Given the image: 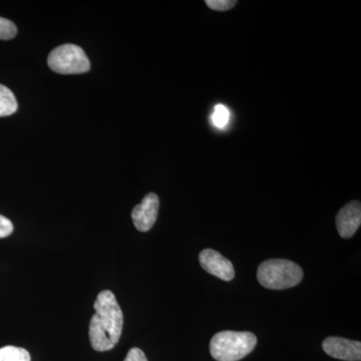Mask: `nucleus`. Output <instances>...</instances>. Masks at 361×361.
I'll list each match as a JSON object with an SVG mask.
<instances>
[{
	"label": "nucleus",
	"mask_w": 361,
	"mask_h": 361,
	"mask_svg": "<svg viewBox=\"0 0 361 361\" xmlns=\"http://www.w3.org/2000/svg\"><path fill=\"white\" fill-rule=\"evenodd\" d=\"M94 314L90 322L92 348L104 353L115 348L122 336L123 314L115 294L104 290L97 294L94 304Z\"/></svg>",
	"instance_id": "1"
},
{
	"label": "nucleus",
	"mask_w": 361,
	"mask_h": 361,
	"mask_svg": "<svg viewBox=\"0 0 361 361\" xmlns=\"http://www.w3.org/2000/svg\"><path fill=\"white\" fill-rule=\"evenodd\" d=\"M257 337L251 332L221 331L210 342V353L217 361H238L253 351Z\"/></svg>",
	"instance_id": "2"
},
{
	"label": "nucleus",
	"mask_w": 361,
	"mask_h": 361,
	"mask_svg": "<svg viewBox=\"0 0 361 361\" xmlns=\"http://www.w3.org/2000/svg\"><path fill=\"white\" fill-rule=\"evenodd\" d=\"M257 278L265 288L282 290L300 283L303 271L300 266L292 261L271 259L259 266Z\"/></svg>",
	"instance_id": "3"
},
{
	"label": "nucleus",
	"mask_w": 361,
	"mask_h": 361,
	"mask_svg": "<svg viewBox=\"0 0 361 361\" xmlns=\"http://www.w3.org/2000/svg\"><path fill=\"white\" fill-rule=\"evenodd\" d=\"M47 63L51 71L61 75H78L90 70V59L82 47L63 44L49 54Z\"/></svg>",
	"instance_id": "4"
},
{
	"label": "nucleus",
	"mask_w": 361,
	"mask_h": 361,
	"mask_svg": "<svg viewBox=\"0 0 361 361\" xmlns=\"http://www.w3.org/2000/svg\"><path fill=\"white\" fill-rule=\"evenodd\" d=\"M159 200L158 195L149 193L145 196L141 204L135 207L132 212V219L135 227L140 232H148L155 225L158 217Z\"/></svg>",
	"instance_id": "5"
},
{
	"label": "nucleus",
	"mask_w": 361,
	"mask_h": 361,
	"mask_svg": "<svg viewBox=\"0 0 361 361\" xmlns=\"http://www.w3.org/2000/svg\"><path fill=\"white\" fill-rule=\"evenodd\" d=\"M199 260L204 270L224 281H231L235 276L234 266L231 261L221 255L219 252L205 249L199 255Z\"/></svg>",
	"instance_id": "6"
},
{
	"label": "nucleus",
	"mask_w": 361,
	"mask_h": 361,
	"mask_svg": "<svg viewBox=\"0 0 361 361\" xmlns=\"http://www.w3.org/2000/svg\"><path fill=\"white\" fill-rule=\"evenodd\" d=\"M323 350L331 357L346 361H360L361 343L342 337H327L322 343Z\"/></svg>",
	"instance_id": "7"
},
{
	"label": "nucleus",
	"mask_w": 361,
	"mask_h": 361,
	"mask_svg": "<svg viewBox=\"0 0 361 361\" xmlns=\"http://www.w3.org/2000/svg\"><path fill=\"white\" fill-rule=\"evenodd\" d=\"M361 224L360 202L353 201L343 207L336 216V227L344 239L351 238Z\"/></svg>",
	"instance_id": "8"
},
{
	"label": "nucleus",
	"mask_w": 361,
	"mask_h": 361,
	"mask_svg": "<svg viewBox=\"0 0 361 361\" xmlns=\"http://www.w3.org/2000/svg\"><path fill=\"white\" fill-rule=\"evenodd\" d=\"M16 97L6 85H0V116L13 115L18 111Z\"/></svg>",
	"instance_id": "9"
},
{
	"label": "nucleus",
	"mask_w": 361,
	"mask_h": 361,
	"mask_svg": "<svg viewBox=\"0 0 361 361\" xmlns=\"http://www.w3.org/2000/svg\"><path fill=\"white\" fill-rule=\"evenodd\" d=\"M0 361H30V355L25 348L4 346L0 348Z\"/></svg>",
	"instance_id": "10"
},
{
	"label": "nucleus",
	"mask_w": 361,
	"mask_h": 361,
	"mask_svg": "<svg viewBox=\"0 0 361 361\" xmlns=\"http://www.w3.org/2000/svg\"><path fill=\"white\" fill-rule=\"evenodd\" d=\"M230 113L228 109L223 104H218L215 106V110L212 115L214 125L218 128H224L229 122Z\"/></svg>",
	"instance_id": "11"
},
{
	"label": "nucleus",
	"mask_w": 361,
	"mask_h": 361,
	"mask_svg": "<svg viewBox=\"0 0 361 361\" xmlns=\"http://www.w3.org/2000/svg\"><path fill=\"white\" fill-rule=\"evenodd\" d=\"M16 33H18V27L13 21L0 18V39H13Z\"/></svg>",
	"instance_id": "12"
},
{
	"label": "nucleus",
	"mask_w": 361,
	"mask_h": 361,
	"mask_svg": "<svg viewBox=\"0 0 361 361\" xmlns=\"http://www.w3.org/2000/svg\"><path fill=\"white\" fill-rule=\"evenodd\" d=\"M205 4L216 11H226L233 8L237 4L235 0H206Z\"/></svg>",
	"instance_id": "13"
},
{
	"label": "nucleus",
	"mask_w": 361,
	"mask_h": 361,
	"mask_svg": "<svg viewBox=\"0 0 361 361\" xmlns=\"http://www.w3.org/2000/svg\"><path fill=\"white\" fill-rule=\"evenodd\" d=\"M13 232V225L11 221L0 215V238H6Z\"/></svg>",
	"instance_id": "14"
},
{
	"label": "nucleus",
	"mask_w": 361,
	"mask_h": 361,
	"mask_svg": "<svg viewBox=\"0 0 361 361\" xmlns=\"http://www.w3.org/2000/svg\"><path fill=\"white\" fill-rule=\"evenodd\" d=\"M123 361H148V358H147L144 351L140 348H134L130 349Z\"/></svg>",
	"instance_id": "15"
}]
</instances>
